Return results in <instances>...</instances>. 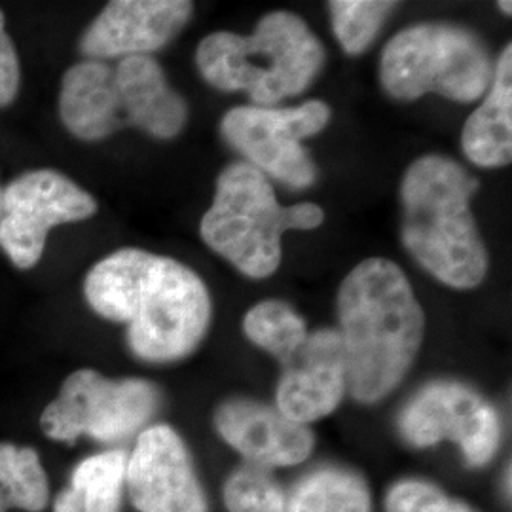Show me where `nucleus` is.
Masks as SVG:
<instances>
[{
	"label": "nucleus",
	"instance_id": "24",
	"mask_svg": "<svg viewBox=\"0 0 512 512\" xmlns=\"http://www.w3.org/2000/svg\"><path fill=\"white\" fill-rule=\"evenodd\" d=\"M385 512H475L467 505L442 494L439 488L420 482L406 480L391 488L385 501Z\"/></svg>",
	"mask_w": 512,
	"mask_h": 512
},
{
	"label": "nucleus",
	"instance_id": "3",
	"mask_svg": "<svg viewBox=\"0 0 512 512\" xmlns=\"http://www.w3.org/2000/svg\"><path fill=\"white\" fill-rule=\"evenodd\" d=\"M476 188L458 162L439 154L418 158L401 184L404 247L454 289H473L488 274L486 245L469 205Z\"/></svg>",
	"mask_w": 512,
	"mask_h": 512
},
{
	"label": "nucleus",
	"instance_id": "5",
	"mask_svg": "<svg viewBox=\"0 0 512 512\" xmlns=\"http://www.w3.org/2000/svg\"><path fill=\"white\" fill-rule=\"evenodd\" d=\"M325 213L315 203L283 207L264 173L247 162L219 175L213 205L200 224L202 239L239 272L266 279L281 264V238L289 230H313Z\"/></svg>",
	"mask_w": 512,
	"mask_h": 512
},
{
	"label": "nucleus",
	"instance_id": "8",
	"mask_svg": "<svg viewBox=\"0 0 512 512\" xmlns=\"http://www.w3.org/2000/svg\"><path fill=\"white\" fill-rule=\"evenodd\" d=\"M329 120V105L323 101L291 109L236 107L224 114L220 133L260 173L293 188H308L317 179V167L302 141L323 131Z\"/></svg>",
	"mask_w": 512,
	"mask_h": 512
},
{
	"label": "nucleus",
	"instance_id": "25",
	"mask_svg": "<svg viewBox=\"0 0 512 512\" xmlns=\"http://www.w3.org/2000/svg\"><path fill=\"white\" fill-rule=\"evenodd\" d=\"M21 82L18 50L6 31V19L0 10V109L16 101Z\"/></svg>",
	"mask_w": 512,
	"mask_h": 512
},
{
	"label": "nucleus",
	"instance_id": "14",
	"mask_svg": "<svg viewBox=\"0 0 512 512\" xmlns=\"http://www.w3.org/2000/svg\"><path fill=\"white\" fill-rule=\"evenodd\" d=\"M222 439L258 467H289L302 463L313 448L308 425L283 416L266 404L234 399L217 410Z\"/></svg>",
	"mask_w": 512,
	"mask_h": 512
},
{
	"label": "nucleus",
	"instance_id": "18",
	"mask_svg": "<svg viewBox=\"0 0 512 512\" xmlns=\"http://www.w3.org/2000/svg\"><path fill=\"white\" fill-rule=\"evenodd\" d=\"M128 456L103 452L76 465L71 486L55 497L54 512H120Z\"/></svg>",
	"mask_w": 512,
	"mask_h": 512
},
{
	"label": "nucleus",
	"instance_id": "1",
	"mask_svg": "<svg viewBox=\"0 0 512 512\" xmlns=\"http://www.w3.org/2000/svg\"><path fill=\"white\" fill-rule=\"evenodd\" d=\"M84 296L97 315L128 325V344L148 363H171L200 346L211 296L183 262L145 249H118L86 275Z\"/></svg>",
	"mask_w": 512,
	"mask_h": 512
},
{
	"label": "nucleus",
	"instance_id": "6",
	"mask_svg": "<svg viewBox=\"0 0 512 512\" xmlns=\"http://www.w3.org/2000/svg\"><path fill=\"white\" fill-rule=\"evenodd\" d=\"M494 69L484 42L465 27L420 23L391 38L380 61L385 92L401 101L437 93L473 103L490 90Z\"/></svg>",
	"mask_w": 512,
	"mask_h": 512
},
{
	"label": "nucleus",
	"instance_id": "4",
	"mask_svg": "<svg viewBox=\"0 0 512 512\" xmlns=\"http://www.w3.org/2000/svg\"><path fill=\"white\" fill-rule=\"evenodd\" d=\"M325 50L310 27L291 12H272L249 37L213 33L198 46L203 78L222 92H245L256 107L306 92L321 71Z\"/></svg>",
	"mask_w": 512,
	"mask_h": 512
},
{
	"label": "nucleus",
	"instance_id": "12",
	"mask_svg": "<svg viewBox=\"0 0 512 512\" xmlns=\"http://www.w3.org/2000/svg\"><path fill=\"white\" fill-rule=\"evenodd\" d=\"M186 0H114L93 19L80 38L86 59H126L162 50L192 16Z\"/></svg>",
	"mask_w": 512,
	"mask_h": 512
},
{
	"label": "nucleus",
	"instance_id": "20",
	"mask_svg": "<svg viewBox=\"0 0 512 512\" xmlns=\"http://www.w3.org/2000/svg\"><path fill=\"white\" fill-rule=\"evenodd\" d=\"M285 512L372 511L370 495L359 476L340 469H321L294 488Z\"/></svg>",
	"mask_w": 512,
	"mask_h": 512
},
{
	"label": "nucleus",
	"instance_id": "15",
	"mask_svg": "<svg viewBox=\"0 0 512 512\" xmlns=\"http://www.w3.org/2000/svg\"><path fill=\"white\" fill-rule=\"evenodd\" d=\"M59 118L80 141H103L128 126L114 67L86 59L73 65L61 80Z\"/></svg>",
	"mask_w": 512,
	"mask_h": 512
},
{
	"label": "nucleus",
	"instance_id": "26",
	"mask_svg": "<svg viewBox=\"0 0 512 512\" xmlns=\"http://www.w3.org/2000/svg\"><path fill=\"white\" fill-rule=\"evenodd\" d=\"M499 6L507 16H511V2H499Z\"/></svg>",
	"mask_w": 512,
	"mask_h": 512
},
{
	"label": "nucleus",
	"instance_id": "13",
	"mask_svg": "<svg viewBox=\"0 0 512 512\" xmlns=\"http://www.w3.org/2000/svg\"><path fill=\"white\" fill-rule=\"evenodd\" d=\"M277 385V410L308 425L336 410L346 385V361L338 330H315L285 363Z\"/></svg>",
	"mask_w": 512,
	"mask_h": 512
},
{
	"label": "nucleus",
	"instance_id": "27",
	"mask_svg": "<svg viewBox=\"0 0 512 512\" xmlns=\"http://www.w3.org/2000/svg\"><path fill=\"white\" fill-rule=\"evenodd\" d=\"M0 220H2V190H0Z\"/></svg>",
	"mask_w": 512,
	"mask_h": 512
},
{
	"label": "nucleus",
	"instance_id": "23",
	"mask_svg": "<svg viewBox=\"0 0 512 512\" xmlns=\"http://www.w3.org/2000/svg\"><path fill=\"white\" fill-rule=\"evenodd\" d=\"M230 512H285V495L262 467L249 465L230 476L224 488Z\"/></svg>",
	"mask_w": 512,
	"mask_h": 512
},
{
	"label": "nucleus",
	"instance_id": "7",
	"mask_svg": "<svg viewBox=\"0 0 512 512\" xmlns=\"http://www.w3.org/2000/svg\"><path fill=\"white\" fill-rule=\"evenodd\" d=\"M160 391L139 378L110 380L97 370L73 372L59 395L40 416L48 439L69 442L82 435L99 442H116L135 435L160 408Z\"/></svg>",
	"mask_w": 512,
	"mask_h": 512
},
{
	"label": "nucleus",
	"instance_id": "22",
	"mask_svg": "<svg viewBox=\"0 0 512 512\" xmlns=\"http://www.w3.org/2000/svg\"><path fill=\"white\" fill-rule=\"evenodd\" d=\"M395 2L382 0H334L330 16L334 35L349 55H359L380 33L385 18L395 8Z\"/></svg>",
	"mask_w": 512,
	"mask_h": 512
},
{
	"label": "nucleus",
	"instance_id": "17",
	"mask_svg": "<svg viewBox=\"0 0 512 512\" xmlns=\"http://www.w3.org/2000/svg\"><path fill=\"white\" fill-rule=\"evenodd\" d=\"M490 92L467 120L461 147L480 167H503L512 158V48L499 55Z\"/></svg>",
	"mask_w": 512,
	"mask_h": 512
},
{
	"label": "nucleus",
	"instance_id": "11",
	"mask_svg": "<svg viewBox=\"0 0 512 512\" xmlns=\"http://www.w3.org/2000/svg\"><path fill=\"white\" fill-rule=\"evenodd\" d=\"M126 484L139 512H207L190 454L169 425H152L139 435Z\"/></svg>",
	"mask_w": 512,
	"mask_h": 512
},
{
	"label": "nucleus",
	"instance_id": "9",
	"mask_svg": "<svg viewBox=\"0 0 512 512\" xmlns=\"http://www.w3.org/2000/svg\"><path fill=\"white\" fill-rule=\"evenodd\" d=\"M97 202L82 186L54 169L19 175L2 190L0 247L19 270L35 268L55 226L82 222Z\"/></svg>",
	"mask_w": 512,
	"mask_h": 512
},
{
	"label": "nucleus",
	"instance_id": "21",
	"mask_svg": "<svg viewBox=\"0 0 512 512\" xmlns=\"http://www.w3.org/2000/svg\"><path fill=\"white\" fill-rule=\"evenodd\" d=\"M243 330L253 344L272 353L281 365H285L308 338L304 319L281 300H264L247 311Z\"/></svg>",
	"mask_w": 512,
	"mask_h": 512
},
{
	"label": "nucleus",
	"instance_id": "10",
	"mask_svg": "<svg viewBox=\"0 0 512 512\" xmlns=\"http://www.w3.org/2000/svg\"><path fill=\"white\" fill-rule=\"evenodd\" d=\"M399 427L412 446H433L454 440L469 465L480 467L494 458L501 425L494 406L476 391L458 382L425 385L406 404Z\"/></svg>",
	"mask_w": 512,
	"mask_h": 512
},
{
	"label": "nucleus",
	"instance_id": "2",
	"mask_svg": "<svg viewBox=\"0 0 512 512\" xmlns=\"http://www.w3.org/2000/svg\"><path fill=\"white\" fill-rule=\"evenodd\" d=\"M338 319L348 391L378 403L403 382L423 342L425 313L408 277L391 260H363L340 285Z\"/></svg>",
	"mask_w": 512,
	"mask_h": 512
},
{
	"label": "nucleus",
	"instance_id": "19",
	"mask_svg": "<svg viewBox=\"0 0 512 512\" xmlns=\"http://www.w3.org/2000/svg\"><path fill=\"white\" fill-rule=\"evenodd\" d=\"M48 501V476L37 450L0 442V512H42Z\"/></svg>",
	"mask_w": 512,
	"mask_h": 512
},
{
	"label": "nucleus",
	"instance_id": "16",
	"mask_svg": "<svg viewBox=\"0 0 512 512\" xmlns=\"http://www.w3.org/2000/svg\"><path fill=\"white\" fill-rule=\"evenodd\" d=\"M114 74L128 126H137L162 141L183 131L188 107L183 97L169 86L156 59L150 55L120 59Z\"/></svg>",
	"mask_w": 512,
	"mask_h": 512
}]
</instances>
